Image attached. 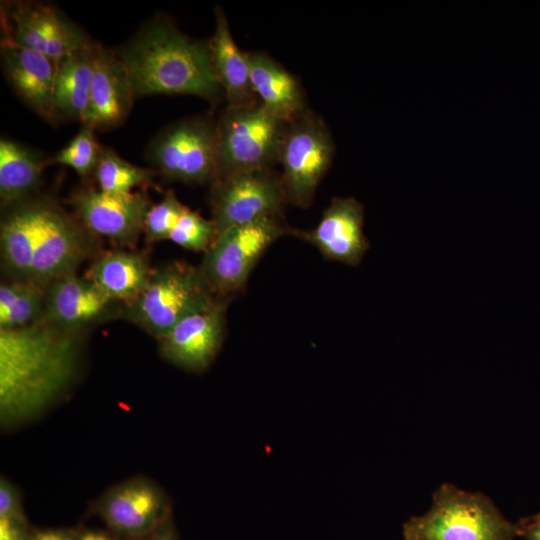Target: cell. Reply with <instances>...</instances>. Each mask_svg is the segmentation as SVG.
Masks as SVG:
<instances>
[{
  "label": "cell",
  "instance_id": "9a60e30c",
  "mask_svg": "<svg viewBox=\"0 0 540 540\" xmlns=\"http://www.w3.org/2000/svg\"><path fill=\"white\" fill-rule=\"evenodd\" d=\"M120 303L89 278L72 273L46 287L44 319L66 331L80 333L88 326L122 315Z\"/></svg>",
  "mask_w": 540,
  "mask_h": 540
},
{
  "label": "cell",
  "instance_id": "277c9868",
  "mask_svg": "<svg viewBox=\"0 0 540 540\" xmlns=\"http://www.w3.org/2000/svg\"><path fill=\"white\" fill-rule=\"evenodd\" d=\"M217 297L200 266L172 261L153 269L144 291L122 316L157 340L188 315L207 308Z\"/></svg>",
  "mask_w": 540,
  "mask_h": 540
},
{
  "label": "cell",
  "instance_id": "7a4b0ae2",
  "mask_svg": "<svg viewBox=\"0 0 540 540\" xmlns=\"http://www.w3.org/2000/svg\"><path fill=\"white\" fill-rule=\"evenodd\" d=\"M114 52L135 98L193 95L216 104L225 97L213 71L209 40L186 35L165 16L147 21Z\"/></svg>",
  "mask_w": 540,
  "mask_h": 540
},
{
  "label": "cell",
  "instance_id": "cb8c5ba5",
  "mask_svg": "<svg viewBox=\"0 0 540 540\" xmlns=\"http://www.w3.org/2000/svg\"><path fill=\"white\" fill-rule=\"evenodd\" d=\"M46 288L31 281L12 280L0 286V329L21 328L41 320Z\"/></svg>",
  "mask_w": 540,
  "mask_h": 540
},
{
  "label": "cell",
  "instance_id": "52a82bcc",
  "mask_svg": "<svg viewBox=\"0 0 540 540\" xmlns=\"http://www.w3.org/2000/svg\"><path fill=\"white\" fill-rule=\"evenodd\" d=\"M145 158L170 181L212 184L218 175L216 119L197 115L167 125L150 140Z\"/></svg>",
  "mask_w": 540,
  "mask_h": 540
},
{
  "label": "cell",
  "instance_id": "d6986e66",
  "mask_svg": "<svg viewBox=\"0 0 540 540\" xmlns=\"http://www.w3.org/2000/svg\"><path fill=\"white\" fill-rule=\"evenodd\" d=\"M252 90L258 101L285 122L307 108L304 91L297 78L263 52H245Z\"/></svg>",
  "mask_w": 540,
  "mask_h": 540
},
{
  "label": "cell",
  "instance_id": "d6a6232c",
  "mask_svg": "<svg viewBox=\"0 0 540 540\" xmlns=\"http://www.w3.org/2000/svg\"><path fill=\"white\" fill-rule=\"evenodd\" d=\"M143 540H179L172 518Z\"/></svg>",
  "mask_w": 540,
  "mask_h": 540
},
{
  "label": "cell",
  "instance_id": "f546056e",
  "mask_svg": "<svg viewBox=\"0 0 540 540\" xmlns=\"http://www.w3.org/2000/svg\"><path fill=\"white\" fill-rule=\"evenodd\" d=\"M32 533L28 521L0 518V540H29Z\"/></svg>",
  "mask_w": 540,
  "mask_h": 540
},
{
  "label": "cell",
  "instance_id": "7402d4cb",
  "mask_svg": "<svg viewBox=\"0 0 540 540\" xmlns=\"http://www.w3.org/2000/svg\"><path fill=\"white\" fill-rule=\"evenodd\" d=\"M49 158L11 139L0 140V200L7 208L35 195Z\"/></svg>",
  "mask_w": 540,
  "mask_h": 540
},
{
  "label": "cell",
  "instance_id": "ac0fdd59",
  "mask_svg": "<svg viewBox=\"0 0 540 540\" xmlns=\"http://www.w3.org/2000/svg\"><path fill=\"white\" fill-rule=\"evenodd\" d=\"M93 75L89 105L82 124L106 130L122 124L135 99L128 73L114 50L92 47Z\"/></svg>",
  "mask_w": 540,
  "mask_h": 540
},
{
  "label": "cell",
  "instance_id": "30bf717a",
  "mask_svg": "<svg viewBox=\"0 0 540 540\" xmlns=\"http://www.w3.org/2000/svg\"><path fill=\"white\" fill-rule=\"evenodd\" d=\"M2 38L58 62L95 42L56 6L40 1L1 4Z\"/></svg>",
  "mask_w": 540,
  "mask_h": 540
},
{
  "label": "cell",
  "instance_id": "8992f818",
  "mask_svg": "<svg viewBox=\"0 0 540 540\" xmlns=\"http://www.w3.org/2000/svg\"><path fill=\"white\" fill-rule=\"evenodd\" d=\"M292 232L284 215H274L217 234L199 265L215 295L229 300L240 292L266 250Z\"/></svg>",
  "mask_w": 540,
  "mask_h": 540
},
{
  "label": "cell",
  "instance_id": "44dd1931",
  "mask_svg": "<svg viewBox=\"0 0 540 540\" xmlns=\"http://www.w3.org/2000/svg\"><path fill=\"white\" fill-rule=\"evenodd\" d=\"M152 270L144 254L119 249L96 257L86 277L111 299L126 306L144 291Z\"/></svg>",
  "mask_w": 540,
  "mask_h": 540
},
{
  "label": "cell",
  "instance_id": "836d02e7",
  "mask_svg": "<svg viewBox=\"0 0 540 540\" xmlns=\"http://www.w3.org/2000/svg\"><path fill=\"white\" fill-rule=\"evenodd\" d=\"M75 540H116L113 536L107 532L96 530V529H86L80 532H77Z\"/></svg>",
  "mask_w": 540,
  "mask_h": 540
},
{
  "label": "cell",
  "instance_id": "3957f363",
  "mask_svg": "<svg viewBox=\"0 0 540 540\" xmlns=\"http://www.w3.org/2000/svg\"><path fill=\"white\" fill-rule=\"evenodd\" d=\"M517 523L507 520L481 492L443 483L432 496L430 509L403 524L404 540H514Z\"/></svg>",
  "mask_w": 540,
  "mask_h": 540
},
{
  "label": "cell",
  "instance_id": "f1b7e54d",
  "mask_svg": "<svg viewBox=\"0 0 540 540\" xmlns=\"http://www.w3.org/2000/svg\"><path fill=\"white\" fill-rule=\"evenodd\" d=\"M0 518L28 521L22 508L20 493L5 477L0 480Z\"/></svg>",
  "mask_w": 540,
  "mask_h": 540
},
{
  "label": "cell",
  "instance_id": "603a6c76",
  "mask_svg": "<svg viewBox=\"0 0 540 540\" xmlns=\"http://www.w3.org/2000/svg\"><path fill=\"white\" fill-rule=\"evenodd\" d=\"M93 45L88 49L73 52L57 62L54 105L59 119L67 118L80 122L84 120L93 75Z\"/></svg>",
  "mask_w": 540,
  "mask_h": 540
},
{
  "label": "cell",
  "instance_id": "5bb4252c",
  "mask_svg": "<svg viewBox=\"0 0 540 540\" xmlns=\"http://www.w3.org/2000/svg\"><path fill=\"white\" fill-rule=\"evenodd\" d=\"M228 299L217 300L188 315L158 339L162 356L187 371L206 369L218 354L225 336Z\"/></svg>",
  "mask_w": 540,
  "mask_h": 540
},
{
  "label": "cell",
  "instance_id": "8fae6325",
  "mask_svg": "<svg viewBox=\"0 0 540 540\" xmlns=\"http://www.w3.org/2000/svg\"><path fill=\"white\" fill-rule=\"evenodd\" d=\"M286 204L281 176L273 169L237 173L211 184V220L217 234L265 217L284 215Z\"/></svg>",
  "mask_w": 540,
  "mask_h": 540
},
{
  "label": "cell",
  "instance_id": "484cf974",
  "mask_svg": "<svg viewBox=\"0 0 540 540\" xmlns=\"http://www.w3.org/2000/svg\"><path fill=\"white\" fill-rule=\"evenodd\" d=\"M94 129L82 126L76 136L54 156L48 159L50 164H62L75 170L81 177L95 172L101 146L98 144Z\"/></svg>",
  "mask_w": 540,
  "mask_h": 540
},
{
  "label": "cell",
  "instance_id": "4dcf8cb0",
  "mask_svg": "<svg viewBox=\"0 0 540 540\" xmlns=\"http://www.w3.org/2000/svg\"><path fill=\"white\" fill-rule=\"evenodd\" d=\"M517 526L518 536L524 540H540V513L520 519Z\"/></svg>",
  "mask_w": 540,
  "mask_h": 540
},
{
  "label": "cell",
  "instance_id": "2e32d148",
  "mask_svg": "<svg viewBox=\"0 0 540 540\" xmlns=\"http://www.w3.org/2000/svg\"><path fill=\"white\" fill-rule=\"evenodd\" d=\"M363 228V204L353 197H333L315 228L293 229L292 235L315 246L324 258L356 267L370 248Z\"/></svg>",
  "mask_w": 540,
  "mask_h": 540
},
{
  "label": "cell",
  "instance_id": "d4e9b609",
  "mask_svg": "<svg viewBox=\"0 0 540 540\" xmlns=\"http://www.w3.org/2000/svg\"><path fill=\"white\" fill-rule=\"evenodd\" d=\"M155 172L133 165L109 147L101 146L94 175L98 189L110 194H130L135 187L150 185Z\"/></svg>",
  "mask_w": 540,
  "mask_h": 540
},
{
  "label": "cell",
  "instance_id": "ffe728a7",
  "mask_svg": "<svg viewBox=\"0 0 540 540\" xmlns=\"http://www.w3.org/2000/svg\"><path fill=\"white\" fill-rule=\"evenodd\" d=\"M211 62L227 105H246L258 101L251 81L246 53L235 43L221 7L215 9V32L209 40Z\"/></svg>",
  "mask_w": 540,
  "mask_h": 540
},
{
  "label": "cell",
  "instance_id": "ba28073f",
  "mask_svg": "<svg viewBox=\"0 0 540 540\" xmlns=\"http://www.w3.org/2000/svg\"><path fill=\"white\" fill-rule=\"evenodd\" d=\"M36 238L28 281L46 288L54 280L76 273L96 251V240L83 223L50 196H33Z\"/></svg>",
  "mask_w": 540,
  "mask_h": 540
},
{
  "label": "cell",
  "instance_id": "6da1fadb",
  "mask_svg": "<svg viewBox=\"0 0 540 540\" xmlns=\"http://www.w3.org/2000/svg\"><path fill=\"white\" fill-rule=\"evenodd\" d=\"M80 333L44 318L0 329V423L9 429L36 419L65 397L80 373Z\"/></svg>",
  "mask_w": 540,
  "mask_h": 540
},
{
  "label": "cell",
  "instance_id": "1f68e13d",
  "mask_svg": "<svg viewBox=\"0 0 540 540\" xmlns=\"http://www.w3.org/2000/svg\"><path fill=\"white\" fill-rule=\"evenodd\" d=\"M76 535L71 529H44L34 531L29 540H75Z\"/></svg>",
  "mask_w": 540,
  "mask_h": 540
},
{
  "label": "cell",
  "instance_id": "e0dca14e",
  "mask_svg": "<svg viewBox=\"0 0 540 540\" xmlns=\"http://www.w3.org/2000/svg\"><path fill=\"white\" fill-rule=\"evenodd\" d=\"M1 65L15 94L51 125L60 120L54 105L57 62L47 56L1 38Z\"/></svg>",
  "mask_w": 540,
  "mask_h": 540
},
{
  "label": "cell",
  "instance_id": "7c38bea8",
  "mask_svg": "<svg viewBox=\"0 0 540 540\" xmlns=\"http://www.w3.org/2000/svg\"><path fill=\"white\" fill-rule=\"evenodd\" d=\"M97 511L115 534L130 540H143L171 518L167 496L141 477L109 489L99 499Z\"/></svg>",
  "mask_w": 540,
  "mask_h": 540
},
{
  "label": "cell",
  "instance_id": "9c48e42d",
  "mask_svg": "<svg viewBox=\"0 0 540 540\" xmlns=\"http://www.w3.org/2000/svg\"><path fill=\"white\" fill-rule=\"evenodd\" d=\"M334 155V140L320 116L306 109L287 122L278 164L288 203L302 208L311 205Z\"/></svg>",
  "mask_w": 540,
  "mask_h": 540
},
{
  "label": "cell",
  "instance_id": "83f0119b",
  "mask_svg": "<svg viewBox=\"0 0 540 540\" xmlns=\"http://www.w3.org/2000/svg\"><path fill=\"white\" fill-rule=\"evenodd\" d=\"M186 208L174 191H167L161 201L151 205L146 213L143 230L146 240L152 243L169 239Z\"/></svg>",
  "mask_w": 540,
  "mask_h": 540
},
{
  "label": "cell",
  "instance_id": "5b68a950",
  "mask_svg": "<svg viewBox=\"0 0 540 540\" xmlns=\"http://www.w3.org/2000/svg\"><path fill=\"white\" fill-rule=\"evenodd\" d=\"M286 124L259 101L226 105L216 118L217 179L272 169Z\"/></svg>",
  "mask_w": 540,
  "mask_h": 540
},
{
  "label": "cell",
  "instance_id": "4316f807",
  "mask_svg": "<svg viewBox=\"0 0 540 540\" xmlns=\"http://www.w3.org/2000/svg\"><path fill=\"white\" fill-rule=\"evenodd\" d=\"M216 235V227L211 219H205L187 207L168 240L187 250L205 252Z\"/></svg>",
  "mask_w": 540,
  "mask_h": 540
},
{
  "label": "cell",
  "instance_id": "4fadbf2b",
  "mask_svg": "<svg viewBox=\"0 0 540 540\" xmlns=\"http://www.w3.org/2000/svg\"><path fill=\"white\" fill-rule=\"evenodd\" d=\"M76 217L94 235L121 246H133L144 230V220L151 204L143 192L110 194L84 188L70 198Z\"/></svg>",
  "mask_w": 540,
  "mask_h": 540
}]
</instances>
